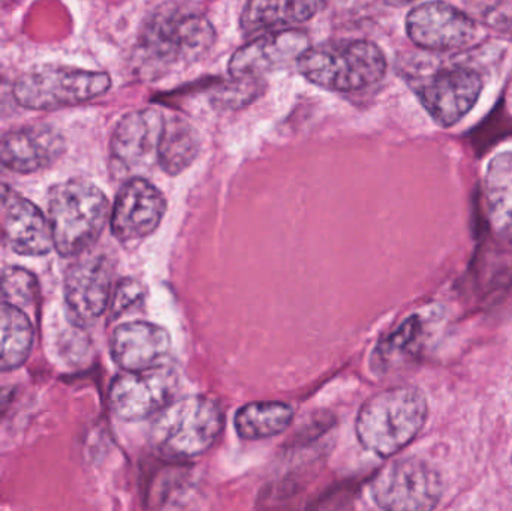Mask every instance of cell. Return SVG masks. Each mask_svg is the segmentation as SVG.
Masks as SVG:
<instances>
[{
  "label": "cell",
  "mask_w": 512,
  "mask_h": 511,
  "mask_svg": "<svg viewBox=\"0 0 512 511\" xmlns=\"http://www.w3.org/2000/svg\"><path fill=\"white\" fill-rule=\"evenodd\" d=\"M216 41L213 24L206 15L171 5L150 18L141 33L138 59L147 75L156 77L186 68L209 53Z\"/></svg>",
  "instance_id": "cell-1"
},
{
  "label": "cell",
  "mask_w": 512,
  "mask_h": 511,
  "mask_svg": "<svg viewBox=\"0 0 512 511\" xmlns=\"http://www.w3.org/2000/svg\"><path fill=\"white\" fill-rule=\"evenodd\" d=\"M429 416L426 396L415 387H394L364 402L355 420V434L364 449L391 458L423 431Z\"/></svg>",
  "instance_id": "cell-2"
},
{
  "label": "cell",
  "mask_w": 512,
  "mask_h": 511,
  "mask_svg": "<svg viewBox=\"0 0 512 511\" xmlns=\"http://www.w3.org/2000/svg\"><path fill=\"white\" fill-rule=\"evenodd\" d=\"M110 218V203L101 189L84 180L53 186L48 195V224L53 248L69 258L87 251Z\"/></svg>",
  "instance_id": "cell-3"
},
{
  "label": "cell",
  "mask_w": 512,
  "mask_h": 511,
  "mask_svg": "<svg viewBox=\"0 0 512 511\" xmlns=\"http://www.w3.org/2000/svg\"><path fill=\"white\" fill-rule=\"evenodd\" d=\"M297 66L316 86L333 92H357L384 78L387 59L378 45L366 39H340L310 47Z\"/></svg>",
  "instance_id": "cell-4"
},
{
  "label": "cell",
  "mask_w": 512,
  "mask_h": 511,
  "mask_svg": "<svg viewBox=\"0 0 512 511\" xmlns=\"http://www.w3.org/2000/svg\"><path fill=\"white\" fill-rule=\"evenodd\" d=\"M224 413L207 396H188L174 401L153 423L152 444L159 455L186 461L212 449L224 429Z\"/></svg>",
  "instance_id": "cell-5"
},
{
  "label": "cell",
  "mask_w": 512,
  "mask_h": 511,
  "mask_svg": "<svg viewBox=\"0 0 512 511\" xmlns=\"http://www.w3.org/2000/svg\"><path fill=\"white\" fill-rule=\"evenodd\" d=\"M110 75L72 66H42L15 81L12 95L29 110H57L83 104L107 92Z\"/></svg>",
  "instance_id": "cell-6"
},
{
  "label": "cell",
  "mask_w": 512,
  "mask_h": 511,
  "mask_svg": "<svg viewBox=\"0 0 512 511\" xmlns=\"http://www.w3.org/2000/svg\"><path fill=\"white\" fill-rule=\"evenodd\" d=\"M370 494L382 511H433L441 501L442 480L423 459H397L376 474Z\"/></svg>",
  "instance_id": "cell-7"
},
{
  "label": "cell",
  "mask_w": 512,
  "mask_h": 511,
  "mask_svg": "<svg viewBox=\"0 0 512 511\" xmlns=\"http://www.w3.org/2000/svg\"><path fill=\"white\" fill-rule=\"evenodd\" d=\"M179 374L168 366L123 372L111 383L110 408L125 422H140L164 411L179 392Z\"/></svg>",
  "instance_id": "cell-8"
},
{
  "label": "cell",
  "mask_w": 512,
  "mask_h": 511,
  "mask_svg": "<svg viewBox=\"0 0 512 511\" xmlns=\"http://www.w3.org/2000/svg\"><path fill=\"white\" fill-rule=\"evenodd\" d=\"M165 117L161 110L146 108L120 120L111 138V159L120 174L137 179L138 174L158 165Z\"/></svg>",
  "instance_id": "cell-9"
},
{
  "label": "cell",
  "mask_w": 512,
  "mask_h": 511,
  "mask_svg": "<svg viewBox=\"0 0 512 511\" xmlns=\"http://www.w3.org/2000/svg\"><path fill=\"white\" fill-rule=\"evenodd\" d=\"M406 32L415 45L427 50H457L474 44L478 27L474 18L445 2L421 3L409 11Z\"/></svg>",
  "instance_id": "cell-10"
},
{
  "label": "cell",
  "mask_w": 512,
  "mask_h": 511,
  "mask_svg": "<svg viewBox=\"0 0 512 511\" xmlns=\"http://www.w3.org/2000/svg\"><path fill=\"white\" fill-rule=\"evenodd\" d=\"M0 246L26 257L48 254L53 248L50 224L41 210L0 182Z\"/></svg>",
  "instance_id": "cell-11"
},
{
  "label": "cell",
  "mask_w": 512,
  "mask_h": 511,
  "mask_svg": "<svg viewBox=\"0 0 512 511\" xmlns=\"http://www.w3.org/2000/svg\"><path fill=\"white\" fill-rule=\"evenodd\" d=\"M167 212L164 194L143 177L129 179L111 210V231L119 242L131 243L155 233Z\"/></svg>",
  "instance_id": "cell-12"
},
{
  "label": "cell",
  "mask_w": 512,
  "mask_h": 511,
  "mask_svg": "<svg viewBox=\"0 0 512 511\" xmlns=\"http://www.w3.org/2000/svg\"><path fill=\"white\" fill-rule=\"evenodd\" d=\"M483 80L474 69L454 66L436 72L418 89L421 104L438 125L460 122L477 104Z\"/></svg>",
  "instance_id": "cell-13"
},
{
  "label": "cell",
  "mask_w": 512,
  "mask_h": 511,
  "mask_svg": "<svg viewBox=\"0 0 512 511\" xmlns=\"http://www.w3.org/2000/svg\"><path fill=\"white\" fill-rule=\"evenodd\" d=\"M309 48V36L300 29L256 36L231 56L228 72L234 80H256L262 74L297 63Z\"/></svg>",
  "instance_id": "cell-14"
},
{
  "label": "cell",
  "mask_w": 512,
  "mask_h": 511,
  "mask_svg": "<svg viewBox=\"0 0 512 511\" xmlns=\"http://www.w3.org/2000/svg\"><path fill=\"white\" fill-rule=\"evenodd\" d=\"M113 266L102 255L89 257L69 269L65 279V303L69 320L78 327L98 320L111 297Z\"/></svg>",
  "instance_id": "cell-15"
},
{
  "label": "cell",
  "mask_w": 512,
  "mask_h": 511,
  "mask_svg": "<svg viewBox=\"0 0 512 511\" xmlns=\"http://www.w3.org/2000/svg\"><path fill=\"white\" fill-rule=\"evenodd\" d=\"M170 350V333L147 321L120 324L111 335V359L125 372L158 368Z\"/></svg>",
  "instance_id": "cell-16"
},
{
  "label": "cell",
  "mask_w": 512,
  "mask_h": 511,
  "mask_svg": "<svg viewBox=\"0 0 512 511\" xmlns=\"http://www.w3.org/2000/svg\"><path fill=\"white\" fill-rule=\"evenodd\" d=\"M63 152L65 140L51 126H26L0 135V164L15 173L44 170L53 165Z\"/></svg>",
  "instance_id": "cell-17"
},
{
  "label": "cell",
  "mask_w": 512,
  "mask_h": 511,
  "mask_svg": "<svg viewBox=\"0 0 512 511\" xmlns=\"http://www.w3.org/2000/svg\"><path fill=\"white\" fill-rule=\"evenodd\" d=\"M325 6V2L318 0H254L243 8L240 27L248 36L279 32L291 29L292 24L310 20Z\"/></svg>",
  "instance_id": "cell-18"
},
{
  "label": "cell",
  "mask_w": 512,
  "mask_h": 511,
  "mask_svg": "<svg viewBox=\"0 0 512 511\" xmlns=\"http://www.w3.org/2000/svg\"><path fill=\"white\" fill-rule=\"evenodd\" d=\"M484 191L493 231L512 240V152L499 153L490 161Z\"/></svg>",
  "instance_id": "cell-19"
},
{
  "label": "cell",
  "mask_w": 512,
  "mask_h": 511,
  "mask_svg": "<svg viewBox=\"0 0 512 511\" xmlns=\"http://www.w3.org/2000/svg\"><path fill=\"white\" fill-rule=\"evenodd\" d=\"M200 149V134L192 123L179 116L165 117L158 152V165L164 173L170 176L182 173L191 167Z\"/></svg>",
  "instance_id": "cell-20"
},
{
  "label": "cell",
  "mask_w": 512,
  "mask_h": 511,
  "mask_svg": "<svg viewBox=\"0 0 512 511\" xmlns=\"http://www.w3.org/2000/svg\"><path fill=\"white\" fill-rule=\"evenodd\" d=\"M424 336L426 329L420 315H412L403 321L393 333L385 336L373 351L372 366L375 372L385 374L411 362L423 350Z\"/></svg>",
  "instance_id": "cell-21"
},
{
  "label": "cell",
  "mask_w": 512,
  "mask_h": 511,
  "mask_svg": "<svg viewBox=\"0 0 512 511\" xmlns=\"http://www.w3.org/2000/svg\"><path fill=\"white\" fill-rule=\"evenodd\" d=\"M32 323L21 309L0 303V374L21 368L33 347Z\"/></svg>",
  "instance_id": "cell-22"
},
{
  "label": "cell",
  "mask_w": 512,
  "mask_h": 511,
  "mask_svg": "<svg viewBox=\"0 0 512 511\" xmlns=\"http://www.w3.org/2000/svg\"><path fill=\"white\" fill-rule=\"evenodd\" d=\"M294 419V410L285 402H251L234 417V428L242 440L255 441L282 434Z\"/></svg>",
  "instance_id": "cell-23"
},
{
  "label": "cell",
  "mask_w": 512,
  "mask_h": 511,
  "mask_svg": "<svg viewBox=\"0 0 512 511\" xmlns=\"http://www.w3.org/2000/svg\"><path fill=\"white\" fill-rule=\"evenodd\" d=\"M38 293V281L29 270L21 267H6L0 273V294L9 305L21 309L35 302Z\"/></svg>",
  "instance_id": "cell-24"
},
{
  "label": "cell",
  "mask_w": 512,
  "mask_h": 511,
  "mask_svg": "<svg viewBox=\"0 0 512 511\" xmlns=\"http://www.w3.org/2000/svg\"><path fill=\"white\" fill-rule=\"evenodd\" d=\"M144 293H146L144 285L137 279L128 278L120 281L116 290H114L113 297H111V314H113V317H119L123 312L141 302Z\"/></svg>",
  "instance_id": "cell-25"
},
{
  "label": "cell",
  "mask_w": 512,
  "mask_h": 511,
  "mask_svg": "<svg viewBox=\"0 0 512 511\" xmlns=\"http://www.w3.org/2000/svg\"><path fill=\"white\" fill-rule=\"evenodd\" d=\"M477 9L489 26L502 29L512 24V2L477 3Z\"/></svg>",
  "instance_id": "cell-26"
},
{
  "label": "cell",
  "mask_w": 512,
  "mask_h": 511,
  "mask_svg": "<svg viewBox=\"0 0 512 511\" xmlns=\"http://www.w3.org/2000/svg\"><path fill=\"white\" fill-rule=\"evenodd\" d=\"M15 389L12 387H2L0 389V420L5 416L6 411L11 407L12 399H14Z\"/></svg>",
  "instance_id": "cell-27"
}]
</instances>
